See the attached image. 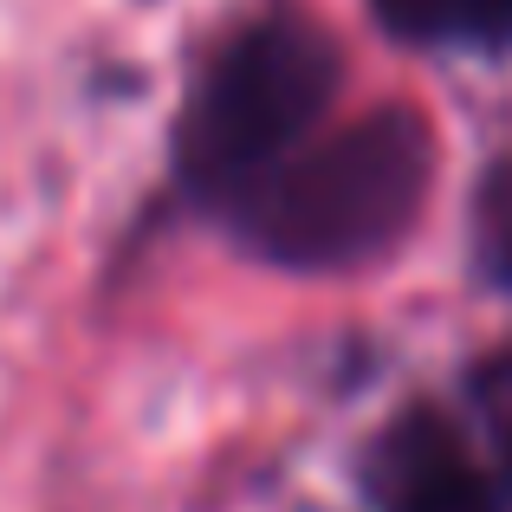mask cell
Masks as SVG:
<instances>
[{
    "mask_svg": "<svg viewBox=\"0 0 512 512\" xmlns=\"http://www.w3.org/2000/svg\"><path fill=\"white\" fill-rule=\"evenodd\" d=\"M376 13L415 46H512V0H376Z\"/></svg>",
    "mask_w": 512,
    "mask_h": 512,
    "instance_id": "4",
    "label": "cell"
},
{
    "mask_svg": "<svg viewBox=\"0 0 512 512\" xmlns=\"http://www.w3.org/2000/svg\"><path fill=\"white\" fill-rule=\"evenodd\" d=\"M480 260L512 286V163L493 169L487 195H480Z\"/></svg>",
    "mask_w": 512,
    "mask_h": 512,
    "instance_id": "5",
    "label": "cell"
},
{
    "mask_svg": "<svg viewBox=\"0 0 512 512\" xmlns=\"http://www.w3.org/2000/svg\"><path fill=\"white\" fill-rule=\"evenodd\" d=\"M338 46L305 13L273 7L247 20L188 91L175 124V169L214 208H234L253 182L312 143L338 98Z\"/></svg>",
    "mask_w": 512,
    "mask_h": 512,
    "instance_id": "2",
    "label": "cell"
},
{
    "mask_svg": "<svg viewBox=\"0 0 512 512\" xmlns=\"http://www.w3.org/2000/svg\"><path fill=\"white\" fill-rule=\"evenodd\" d=\"M376 500L383 512H500L487 480L474 474L461 435L435 409H409L376 441Z\"/></svg>",
    "mask_w": 512,
    "mask_h": 512,
    "instance_id": "3",
    "label": "cell"
},
{
    "mask_svg": "<svg viewBox=\"0 0 512 512\" xmlns=\"http://www.w3.org/2000/svg\"><path fill=\"white\" fill-rule=\"evenodd\" d=\"M428 182L435 137L415 111L389 104L331 137H312L227 214L240 240L279 266H357L409 234Z\"/></svg>",
    "mask_w": 512,
    "mask_h": 512,
    "instance_id": "1",
    "label": "cell"
}]
</instances>
